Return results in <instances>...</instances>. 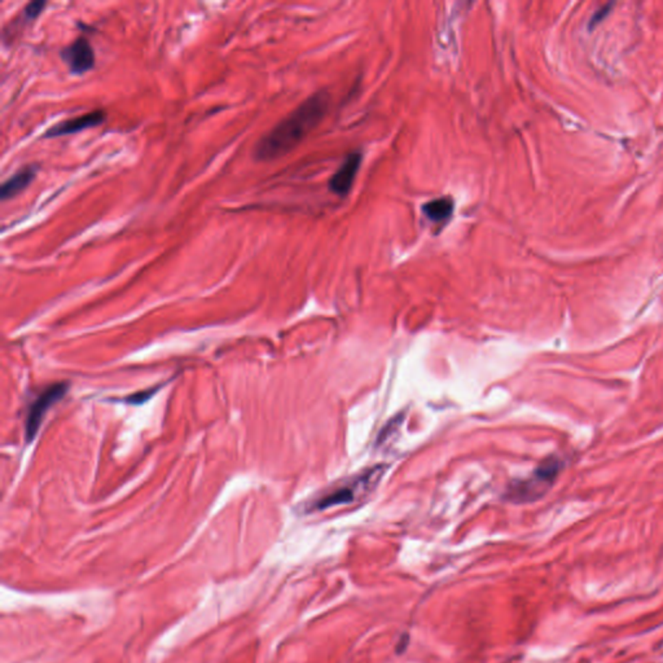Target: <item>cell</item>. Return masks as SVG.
<instances>
[{"label":"cell","instance_id":"11","mask_svg":"<svg viewBox=\"0 0 663 663\" xmlns=\"http://www.w3.org/2000/svg\"><path fill=\"white\" fill-rule=\"evenodd\" d=\"M47 5L46 1H32L29 3L26 7H25L24 14L25 17L27 20H34L36 18L42 11L45 10V7Z\"/></svg>","mask_w":663,"mask_h":663},{"label":"cell","instance_id":"9","mask_svg":"<svg viewBox=\"0 0 663 663\" xmlns=\"http://www.w3.org/2000/svg\"><path fill=\"white\" fill-rule=\"evenodd\" d=\"M455 203L451 197H440L423 205V213L433 222H445L453 213Z\"/></svg>","mask_w":663,"mask_h":663},{"label":"cell","instance_id":"6","mask_svg":"<svg viewBox=\"0 0 663 663\" xmlns=\"http://www.w3.org/2000/svg\"><path fill=\"white\" fill-rule=\"evenodd\" d=\"M363 155L359 152L349 154L345 158L344 164L333 174L329 180V190L338 196H346L355 182L356 174L362 165Z\"/></svg>","mask_w":663,"mask_h":663},{"label":"cell","instance_id":"1","mask_svg":"<svg viewBox=\"0 0 663 663\" xmlns=\"http://www.w3.org/2000/svg\"><path fill=\"white\" fill-rule=\"evenodd\" d=\"M329 96L318 92L310 96L299 107L280 121L273 130L263 135L254 147V158L257 161H273L290 153L306 139L308 134L327 114Z\"/></svg>","mask_w":663,"mask_h":663},{"label":"cell","instance_id":"3","mask_svg":"<svg viewBox=\"0 0 663 663\" xmlns=\"http://www.w3.org/2000/svg\"><path fill=\"white\" fill-rule=\"evenodd\" d=\"M564 468V462L558 456H549L530 474L527 478L514 482L510 486L507 499L513 503H533L555 485L558 475Z\"/></svg>","mask_w":663,"mask_h":663},{"label":"cell","instance_id":"13","mask_svg":"<svg viewBox=\"0 0 663 663\" xmlns=\"http://www.w3.org/2000/svg\"><path fill=\"white\" fill-rule=\"evenodd\" d=\"M407 645H408V636H407V635H403L402 639H401L399 644H398L397 653H398V654H401V653H402V651L407 648Z\"/></svg>","mask_w":663,"mask_h":663},{"label":"cell","instance_id":"12","mask_svg":"<svg viewBox=\"0 0 663 663\" xmlns=\"http://www.w3.org/2000/svg\"><path fill=\"white\" fill-rule=\"evenodd\" d=\"M610 7H612V4H608V5H605L604 8H601V10H599V12H596V14H595L592 18H591V24L590 25H591V26H593V25L597 24V23H600V21H601V20L604 18L605 14H608V13H609V10H610Z\"/></svg>","mask_w":663,"mask_h":663},{"label":"cell","instance_id":"5","mask_svg":"<svg viewBox=\"0 0 663 663\" xmlns=\"http://www.w3.org/2000/svg\"><path fill=\"white\" fill-rule=\"evenodd\" d=\"M64 61L68 64L71 73L83 74L91 71L95 65V53L86 38H78L61 52Z\"/></svg>","mask_w":663,"mask_h":663},{"label":"cell","instance_id":"2","mask_svg":"<svg viewBox=\"0 0 663 663\" xmlns=\"http://www.w3.org/2000/svg\"><path fill=\"white\" fill-rule=\"evenodd\" d=\"M385 472H386V465H376L362 473L347 478L346 481L337 482L336 485L323 491L308 503V512L329 510L333 507H340V505L354 503L360 497L368 495L376 486L379 485Z\"/></svg>","mask_w":663,"mask_h":663},{"label":"cell","instance_id":"7","mask_svg":"<svg viewBox=\"0 0 663 663\" xmlns=\"http://www.w3.org/2000/svg\"><path fill=\"white\" fill-rule=\"evenodd\" d=\"M105 121V112L103 110H94L90 113H86L82 116L74 117V118L62 121L49 130L46 131L45 138H58V136H65L75 134L79 131L87 130L91 127H96L101 125Z\"/></svg>","mask_w":663,"mask_h":663},{"label":"cell","instance_id":"8","mask_svg":"<svg viewBox=\"0 0 663 663\" xmlns=\"http://www.w3.org/2000/svg\"><path fill=\"white\" fill-rule=\"evenodd\" d=\"M36 166H26L24 168L18 170L16 174H13L11 178L1 184L0 188V197L3 201L13 199L18 193L26 190L29 184L34 180L36 174Z\"/></svg>","mask_w":663,"mask_h":663},{"label":"cell","instance_id":"4","mask_svg":"<svg viewBox=\"0 0 663 663\" xmlns=\"http://www.w3.org/2000/svg\"><path fill=\"white\" fill-rule=\"evenodd\" d=\"M68 389H69V382H58L47 388L34 402L30 404L26 414V423H25V437L27 443L33 442L36 438L42 418L47 414L48 408L52 407L55 403L59 402L60 399L66 394Z\"/></svg>","mask_w":663,"mask_h":663},{"label":"cell","instance_id":"10","mask_svg":"<svg viewBox=\"0 0 663 663\" xmlns=\"http://www.w3.org/2000/svg\"><path fill=\"white\" fill-rule=\"evenodd\" d=\"M162 385L157 386V388H152V389H147V390L138 391L135 394H131L129 397H126L123 399V403H127V404H132V405H139V404H142V403L147 402L148 399H151L153 397L154 394L157 391L160 390Z\"/></svg>","mask_w":663,"mask_h":663}]
</instances>
